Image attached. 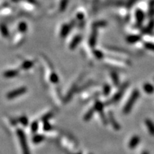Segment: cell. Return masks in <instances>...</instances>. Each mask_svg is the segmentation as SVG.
Listing matches in <instances>:
<instances>
[{"label":"cell","mask_w":154,"mask_h":154,"mask_svg":"<svg viewBox=\"0 0 154 154\" xmlns=\"http://www.w3.org/2000/svg\"><path fill=\"white\" fill-rule=\"evenodd\" d=\"M74 154H82L81 153H74Z\"/></svg>","instance_id":"44dd1931"},{"label":"cell","mask_w":154,"mask_h":154,"mask_svg":"<svg viewBox=\"0 0 154 154\" xmlns=\"http://www.w3.org/2000/svg\"><path fill=\"white\" fill-rule=\"evenodd\" d=\"M38 127H39L38 123H37V121H34V122L32 123V126H31V130H32V132L34 133L37 131V129H38Z\"/></svg>","instance_id":"9a60e30c"},{"label":"cell","mask_w":154,"mask_h":154,"mask_svg":"<svg viewBox=\"0 0 154 154\" xmlns=\"http://www.w3.org/2000/svg\"><path fill=\"white\" fill-rule=\"evenodd\" d=\"M110 91H111V87H110V86L108 85V84H106L103 88V94L104 96L108 95Z\"/></svg>","instance_id":"4fadbf2b"},{"label":"cell","mask_w":154,"mask_h":154,"mask_svg":"<svg viewBox=\"0 0 154 154\" xmlns=\"http://www.w3.org/2000/svg\"><path fill=\"white\" fill-rule=\"evenodd\" d=\"M26 91H27V88L26 87H21V88L15 89V90L8 93L7 95H6V98L8 99H14V98H17L19 96L25 94Z\"/></svg>","instance_id":"3957f363"},{"label":"cell","mask_w":154,"mask_h":154,"mask_svg":"<svg viewBox=\"0 0 154 154\" xmlns=\"http://www.w3.org/2000/svg\"><path fill=\"white\" fill-rule=\"evenodd\" d=\"M44 129L45 131H50L51 130V129H52V127H51V126L50 125L47 121H45L44 122Z\"/></svg>","instance_id":"ac0fdd59"},{"label":"cell","mask_w":154,"mask_h":154,"mask_svg":"<svg viewBox=\"0 0 154 154\" xmlns=\"http://www.w3.org/2000/svg\"><path fill=\"white\" fill-rule=\"evenodd\" d=\"M94 111H95V110H94V107L92 108H91L90 110H89L88 112L86 113V115L84 116V121H88L91 119V117L93 116L94 113Z\"/></svg>","instance_id":"30bf717a"},{"label":"cell","mask_w":154,"mask_h":154,"mask_svg":"<svg viewBox=\"0 0 154 154\" xmlns=\"http://www.w3.org/2000/svg\"><path fill=\"white\" fill-rule=\"evenodd\" d=\"M127 86H128V84H125L122 86H121V89H120L119 91H118L114 96H113V98H111V103H114V102H116L119 101L120 98H121V96H122L123 94H124L125 89H126Z\"/></svg>","instance_id":"277c9868"},{"label":"cell","mask_w":154,"mask_h":154,"mask_svg":"<svg viewBox=\"0 0 154 154\" xmlns=\"http://www.w3.org/2000/svg\"><path fill=\"white\" fill-rule=\"evenodd\" d=\"M32 65H33V64H32V62H31V61H26L23 64L22 67H24L25 69H28L32 67Z\"/></svg>","instance_id":"e0dca14e"},{"label":"cell","mask_w":154,"mask_h":154,"mask_svg":"<svg viewBox=\"0 0 154 154\" xmlns=\"http://www.w3.org/2000/svg\"><path fill=\"white\" fill-rule=\"evenodd\" d=\"M19 121H20L24 126H26L27 124H28V119H27V118L25 116H22V117L19 119Z\"/></svg>","instance_id":"2e32d148"},{"label":"cell","mask_w":154,"mask_h":154,"mask_svg":"<svg viewBox=\"0 0 154 154\" xmlns=\"http://www.w3.org/2000/svg\"><path fill=\"white\" fill-rule=\"evenodd\" d=\"M17 74V72L16 71H9L5 72V74H4V77L6 78H11V77H15Z\"/></svg>","instance_id":"7c38bea8"},{"label":"cell","mask_w":154,"mask_h":154,"mask_svg":"<svg viewBox=\"0 0 154 154\" xmlns=\"http://www.w3.org/2000/svg\"><path fill=\"white\" fill-rule=\"evenodd\" d=\"M146 127L148 129L149 132L152 135H154V125L151 121H150L149 119H146Z\"/></svg>","instance_id":"ba28073f"},{"label":"cell","mask_w":154,"mask_h":154,"mask_svg":"<svg viewBox=\"0 0 154 154\" xmlns=\"http://www.w3.org/2000/svg\"><path fill=\"white\" fill-rule=\"evenodd\" d=\"M111 77H112L113 84H115L116 85H118L119 84V78H118L117 74L116 73H112L111 74Z\"/></svg>","instance_id":"5bb4252c"},{"label":"cell","mask_w":154,"mask_h":154,"mask_svg":"<svg viewBox=\"0 0 154 154\" xmlns=\"http://www.w3.org/2000/svg\"><path fill=\"white\" fill-rule=\"evenodd\" d=\"M139 95H140V94H139V91L138 90V89H135V90L133 91L132 94L131 95L130 98L128 100L127 103L125 105L124 108V114H127V113L130 112L131 110L132 109V107L134 106V103H135L136 101L139 98Z\"/></svg>","instance_id":"6da1fadb"},{"label":"cell","mask_w":154,"mask_h":154,"mask_svg":"<svg viewBox=\"0 0 154 154\" xmlns=\"http://www.w3.org/2000/svg\"><path fill=\"white\" fill-rule=\"evenodd\" d=\"M146 47L148 49H150V50H152V51H154V44L153 43H147L146 44Z\"/></svg>","instance_id":"d6986e66"},{"label":"cell","mask_w":154,"mask_h":154,"mask_svg":"<svg viewBox=\"0 0 154 154\" xmlns=\"http://www.w3.org/2000/svg\"><path fill=\"white\" fill-rule=\"evenodd\" d=\"M142 154H148V153H147L146 152H144V153H142Z\"/></svg>","instance_id":"ffe728a7"},{"label":"cell","mask_w":154,"mask_h":154,"mask_svg":"<svg viewBox=\"0 0 154 154\" xmlns=\"http://www.w3.org/2000/svg\"><path fill=\"white\" fill-rule=\"evenodd\" d=\"M143 90L148 94H151L154 92V87L150 84L146 83L143 85Z\"/></svg>","instance_id":"52a82bcc"},{"label":"cell","mask_w":154,"mask_h":154,"mask_svg":"<svg viewBox=\"0 0 154 154\" xmlns=\"http://www.w3.org/2000/svg\"><path fill=\"white\" fill-rule=\"evenodd\" d=\"M140 137L139 136H134L131 139L129 143V147L130 149H134L140 143Z\"/></svg>","instance_id":"5b68a950"},{"label":"cell","mask_w":154,"mask_h":154,"mask_svg":"<svg viewBox=\"0 0 154 154\" xmlns=\"http://www.w3.org/2000/svg\"><path fill=\"white\" fill-rule=\"evenodd\" d=\"M17 135L18 137H19V142H20V145L21 147H22L23 154H30V149H29L28 145H27V139H26L24 133L22 130L19 129L17 131Z\"/></svg>","instance_id":"7a4b0ae2"},{"label":"cell","mask_w":154,"mask_h":154,"mask_svg":"<svg viewBox=\"0 0 154 154\" xmlns=\"http://www.w3.org/2000/svg\"><path fill=\"white\" fill-rule=\"evenodd\" d=\"M108 119L110 120V123H111V124L112 125L113 129H116V130H119L120 126L116 121V119H115V118L113 117L112 113H109V115H108Z\"/></svg>","instance_id":"8992f818"},{"label":"cell","mask_w":154,"mask_h":154,"mask_svg":"<svg viewBox=\"0 0 154 154\" xmlns=\"http://www.w3.org/2000/svg\"><path fill=\"white\" fill-rule=\"evenodd\" d=\"M44 140V136L42 135H39V134L34 136L33 137V139H32V141L35 144L39 143L43 141Z\"/></svg>","instance_id":"8fae6325"},{"label":"cell","mask_w":154,"mask_h":154,"mask_svg":"<svg viewBox=\"0 0 154 154\" xmlns=\"http://www.w3.org/2000/svg\"><path fill=\"white\" fill-rule=\"evenodd\" d=\"M49 79H50V82H51L52 84H58L59 82V77H58V75L54 72V71H52V72L51 73Z\"/></svg>","instance_id":"9c48e42d"}]
</instances>
